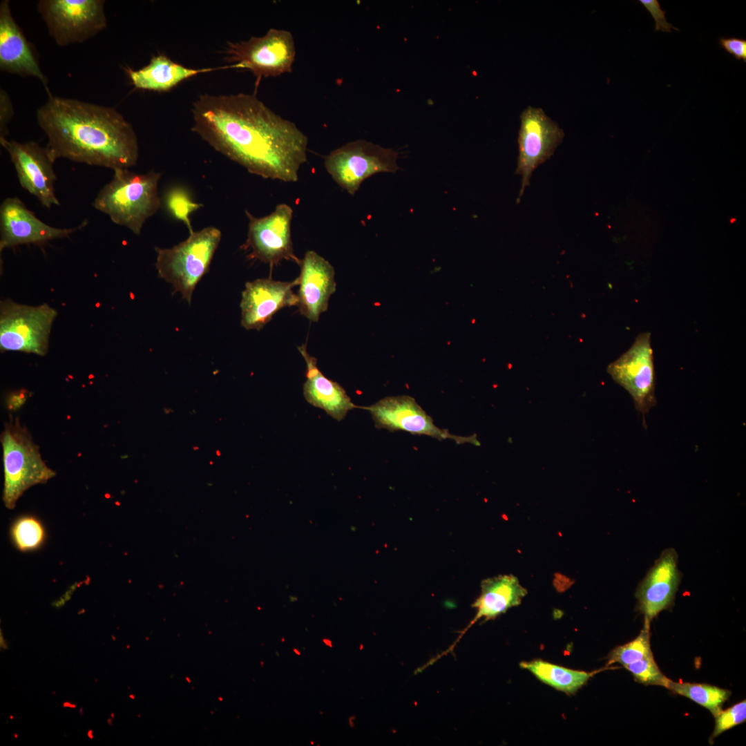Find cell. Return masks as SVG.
I'll return each instance as SVG.
<instances>
[{"instance_id":"cell-2","label":"cell","mask_w":746,"mask_h":746,"mask_svg":"<svg viewBox=\"0 0 746 746\" xmlns=\"http://www.w3.org/2000/svg\"><path fill=\"white\" fill-rule=\"evenodd\" d=\"M37 121L55 160L65 158L112 170L137 164L139 146L132 125L116 109L48 94Z\"/></svg>"},{"instance_id":"cell-29","label":"cell","mask_w":746,"mask_h":746,"mask_svg":"<svg viewBox=\"0 0 746 746\" xmlns=\"http://www.w3.org/2000/svg\"><path fill=\"white\" fill-rule=\"evenodd\" d=\"M715 727L711 739L715 738L724 731L745 721V700L735 704L725 710H720L715 716Z\"/></svg>"},{"instance_id":"cell-12","label":"cell","mask_w":746,"mask_h":746,"mask_svg":"<svg viewBox=\"0 0 746 746\" xmlns=\"http://www.w3.org/2000/svg\"><path fill=\"white\" fill-rule=\"evenodd\" d=\"M362 408L370 412L375 426L380 429L391 432L405 431L438 440L451 439L458 444L480 446L475 434L458 436L437 426L416 400L408 395L388 396Z\"/></svg>"},{"instance_id":"cell-1","label":"cell","mask_w":746,"mask_h":746,"mask_svg":"<svg viewBox=\"0 0 746 746\" xmlns=\"http://www.w3.org/2000/svg\"><path fill=\"white\" fill-rule=\"evenodd\" d=\"M198 134L216 151L263 178L298 180L308 138L255 95H201L191 108Z\"/></svg>"},{"instance_id":"cell-9","label":"cell","mask_w":746,"mask_h":746,"mask_svg":"<svg viewBox=\"0 0 746 746\" xmlns=\"http://www.w3.org/2000/svg\"><path fill=\"white\" fill-rule=\"evenodd\" d=\"M104 0H40L37 10L57 45L82 43L107 26Z\"/></svg>"},{"instance_id":"cell-27","label":"cell","mask_w":746,"mask_h":746,"mask_svg":"<svg viewBox=\"0 0 746 746\" xmlns=\"http://www.w3.org/2000/svg\"><path fill=\"white\" fill-rule=\"evenodd\" d=\"M11 536L15 546L22 551L37 548L43 543L45 533L41 522L31 516H24L15 522Z\"/></svg>"},{"instance_id":"cell-14","label":"cell","mask_w":746,"mask_h":746,"mask_svg":"<svg viewBox=\"0 0 746 746\" xmlns=\"http://www.w3.org/2000/svg\"><path fill=\"white\" fill-rule=\"evenodd\" d=\"M0 144L10 155L20 185L44 207L59 206L55 190V160L48 149L34 141L19 142L7 138H0Z\"/></svg>"},{"instance_id":"cell-3","label":"cell","mask_w":746,"mask_h":746,"mask_svg":"<svg viewBox=\"0 0 746 746\" xmlns=\"http://www.w3.org/2000/svg\"><path fill=\"white\" fill-rule=\"evenodd\" d=\"M111 181L97 194L93 207L115 224L140 235L145 222L160 209L161 173L151 170L137 173L129 169L113 171Z\"/></svg>"},{"instance_id":"cell-18","label":"cell","mask_w":746,"mask_h":746,"mask_svg":"<svg viewBox=\"0 0 746 746\" xmlns=\"http://www.w3.org/2000/svg\"><path fill=\"white\" fill-rule=\"evenodd\" d=\"M296 294L298 311L317 322L328 308L329 300L336 290L335 270L331 263L315 251H307L300 262Z\"/></svg>"},{"instance_id":"cell-15","label":"cell","mask_w":746,"mask_h":746,"mask_svg":"<svg viewBox=\"0 0 746 746\" xmlns=\"http://www.w3.org/2000/svg\"><path fill=\"white\" fill-rule=\"evenodd\" d=\"M88 224V220L73 228H57L39 219L17 197L6 198L0 207V251L21 245H43L71 233Z\"/></svg>"},{"instance_id":"cell-26","label":"cell","mask_w":746,"mask_h":746,"mask_svg":"<svg viewBox=\"0 0 746 746\" xmlns=\"http://www.w3.org/2000/svg\"><path fill=\"white\" fill-rule=\"evenodd\" d=\"M164 204L170 215L185 224L189 233L193 231L189 216L203 207L202 204L194 202L188 191L180 186L171 187L166 192Z\"/></svg>"},{"instance_id":"cell-13","label":"cell","mask_w":746,"mask_h":746,"mask_svg":"<svg viewBox=\"0 0 746 746\" xmlns=\"http://www.w3.org/2000/svg\"><path fill=\"white\" fill-rule=\"evenodd\" d=\"M607 372L631 394L636 410L644 419V415L656 404L650 333L639 334L631 347L609 365Z\"/></svg>"},{"instance_id":"cell-21","label":"cell","mask_w":746,"mask_h":746,"mask_svg":"<svg viewBox=\"0 0 746 746\" xmlns=\"http://www.w3.org/2000/svg\"><path fill=\"white\" fill-rule=\"evenodd\" d=\"M526 594L527 590L513 575H499L482 580L481 593L472 604L477 611L474 618L443 654L452 651L462 635L478 620L486 622L496 618L509 609L519 605Z\"/></svg>"},{"instance_id":"cell-16","label":"cell","mask_w":746,"mask_h":746,"mask_svg":"<svg viewBox=\"0 0 746 746\" xmlns=\"http://www.w3.org/2000/svg\"><path fill=\"white\" fill-rule=\"evenodd\" d=\"M296 285L297 278L292 281L267 278L247 282L240 305L242 327L259 331L278 311L296 305L297 297L293 291Z\"/></svg>"},{"instance_id":"cell-20","label":"cell","mask_w":746,"mask_h":746,"mask_svg":"<svg viewBox=\"0 0 746 746\" xmlns=\"http://www.w3.org/2000/svg\"><path fill=\"white\" fill-rule=\"evenodd\" d=\"M298 350L306 363L303 395L309 404L322 409L337 421L343 420L353 409L362 408L354 404L343 386L322 373L316 358L309 354L305 344L298 346Z\"/></svg>"},{"instance_id":"cell-11","label":"cell","mask_w":746,"mask_h":746,"mask_svg":"<svg viewBox=\"0 0 746 746\" xmlns=\"http://www.w3.org/2000/svg\"><path fill=\"white\" fill-rule=\"evenodd\" d=\"M245 212L249 219L248 231L241 248L249 251V259L271 266L283 260L300 264V260L294 251L291 234L293 209L289 205L279 204L270 214L261 218Z\"/></svg>"},{"instance_id":"cell-34","label":"cell","mask_w":746,"mask_h":746,"mask_svg":"<svg viewBox=\"0 0 746 746\" xmlns=\"http://www.w3.org/2000/svg\"><path fill=\"white\" fill-rule=\"evenodd\" d=\"M323 641L326 644L332 647V642L329 640H328L327 639H324Z\"/></svg>"},{"instance_id":"cell-19","label":"cell","mask_w":746,"mask_h":746,"mask_svg":"<svg viewBox=\"0 0 746 746\" xmlns=\"http://www.w3.org/2000/svg\"><path fill=\"white\" fill-rule=\"evenodd\" d=\"M0 69L1 71L39 79L48 94V79L39 67L31 44L12 16L10 1L0 3Z\"/></svg>"},{"instance_id":"cell-8","label":"cell","mask_w":746,"mask_h":746,"mask_svg":"<svg viewBox=\"0 0 746 746\" xmlns=\"http://www.w3.org/2000/svg\"><path fill=\"white\" fill-rule=\"evenodd\" d=\"M398 153L371 142H350L325 157L324 165L332 180L354 195L362 182L378 173H396L399 169Z\"/></svg>"},{"instance_id":"cell-5","label":"cell","mask_w":746,"mask_h":746,"mask_svg":"<svg viewBox=\"0 0 746 746\" xmlns=\"http://www.w3.org/2000/svg\"><path fill=\"white\" fill-rule=\"evenodd\" d=\"M1 442L4 469L3 501L7 508L12 509L26 490L46 483L56 473L44 463L39 447L18 419L5 425Z\"/></svg>"},{"instance_id":"cell-10","label":"cell","mask_w":746,"mask_h":746,"mask_svg":"<svg viewBox=\"0 0 746 746\" xmlns=\"http://www.w3.org/2000/svg\"><path fill=\"white\" fill-rule=\"evenodd\" d=\"M564 137L563 129L541 108L528 106L522 112L515 171L522 178L517 203L529 185L533 171L553 155Z\"/></svg>"},{"instance_id":"cell-7","label":"cell","mask_w":746,"mask_h":746,"mask_svg":"<svg viewBox=\"0 0 746 746\" xmlns=\"http://www.w3.org/2000/svg\"><path fill=\"white\" fill-rule=\"evenodd\" d=\"M224 53L230 67L247 70L260 79L291 73L296 46L291 32L270 28L260 37L228 42Z\"/></svg>"},{"instance_id":"cell-30","label":"cell","mask_w":746,"mask_h":746,"mask_svg":"<svg viewBox=\"0 0 746 746\" xmlns=\"http://www.w3.org/2000/svg\"><path fill=\"white\" fill-rule=\"evenodd\" d=\"M647 10L651 14L655 21V31L671 32L672 30H679L669 23L665 17L666 11L660 7L658 0H639Z\"/></svg>"},{"instance_id":"cell-35","label":"cell","mask_w":746,"mask_h":746,"mask_svg":"<svg viewBox=\"0 0 746 746\" xmlns=\"http://www.w3.org/2000/svg\"><path fill=\"white\" fill-rule=\"evenodd\" d=\"M294 651H295L297 654L300 655V652L298 651H296V649H294Z\"/></svg>"},{"instance_id":"cell-22","label":"cell","mask_w":746,"mask_h":746,"mask_svg":"<svg viewBox=\"0 0 746 746\" xmlns=\"http://www.w3.org/2000/svg\"><path fill=\"white\" fill-rule=\"evenodd\" d=\"M211 69L185 67L164 54L153 56L149 63L138 70H128L131 83L137 89L166 92L182 81Z\"/></svg>"},{"instance_id":"cell-31","label":"cell","mask_w":746,"mask_h":746,"mask_svg":"<svg viewBox=\"0 0 746 746\" xmlns=\"http://www.w3.org/2000/svg\"><path fill=\"white\" fill-rule=\"evenodd\" d=\"M14 116V108L8 94L0 90V138H6L8 125Z\"/></svg>"},{"instance_id":"cell-33","label":"cell","mask_w":746,"mask_h":746,"mask_svg":"<svg viewBox=\"0 0 746 746\" xmlns=\"http://www.w3.org/2000/svg\"><path fill=\"white\" fill-rule=\"evenodd\" d=\"M27 392H15L11 394L8 400V407L10 409H16L20 407L26 401V394Z\"/></svg>"},{"instance_id":"cell-25","label":"cell","mask_w":746,"mask_h":746,"mask_svg":"<svg viewBox=\"0 0 746 746\" xmlns=\"http://www.w3.org/2000/svg\"><path fill=\"white\" fill-rule=\"evenodd\" d=\"M650 623L644 621V628L632 641L614 649L609 656L607 666L620 663L626 666L653 656L650 645Z\"/></svg>"},{"instance_id":"cell-28","label":"cell","mask_w":746,"mask_h":746,"mask_svg":"<svg viewBox=\"0 0 746 746\" xmlns=\"http://www.w3.org/2000/svg\"><path fill=\"white\" fill-rule=\"evenodd\" d=\"M635 680L646 685L667 687L669 680L660 670L653 656H650L624 666Z\"/></svg>"},{"instance_id":"cell-17","label":"cell","mask_w":746,"mask_h":746,"mask_svg":"<svg viewBox=\"0 0 746 746\" xmlns=\"http://www.w3.org/2000/svg\"><path fill=\"white\" fill-rule=\"evenodd\" d=\"M678 561L674 548L664 549L640 583L635 597L644 621L650 623L673 604L682 577Z\"/></svg>"},{"instance_id":"cell-4","label":"cell","mask_w":746,"mask_h":746,"mask_svg":"<svg viewBox=\"0 0 746 746\" xmlns=\"http://www.w3.org/2000/svg\"><path fill=\"white\" fill-rule=\"evenodd\" d=\"M221 237L219 229L207 227L190 233L185 240L171 248L155 247L158 277L171 283L173 294L180 293L190 304L196 285L209 272Z\"/></svg>"},{"instance_id":"cell-23","label":"cell","mask_w":746,"mask_h":746,"mask_svg":"<svg viewBox=\"0 0 746 746\" xmlns=\"http://www.w3.org/2000/svg\"><path fill=\"white\" fill-rule=\"evenodd\" d=\"M520 666L545 684L566 694L576 692L595 673L567 669L541 660L523 662Z\"/></svg>"},{"instance_id":"cell-24","label":"cell","mask_w":746,"mask_h":746,"mask_svg":"<svg viewBox=\"0 0 746 746\" xmlns=\"http://www.w3.org/2000/svg\"><path fill=\"white\" fill-rule=\"evenodd\" d=\"M667 688L707 708L714 716L721 710L723 705L731 695L730 691L716 686L671 680Z\"/></svg>"},{"instance_id":"cell-32","label":"cell","mask_w":746,"mask_h":746,"mask_svg":"<svg viewBox=\"0 0 746 746\" xmlns=\"http://www.w3.org/2000/svg\"><path fill=\"white\" fill-rule=\"evenodd\" d=\"M720 47L727 52L733 55L736 60L746 62V40L738 37H720L718 41Z\"/></svg>"},{"instance_id":"cell-6","label":"cell","mask_w":746,"mask_h":746,"mask_svg":"<svg viewBox=\"0 0 746 746\" xmlns=\"http://www.w3.org/2000/svg\"><path fill=\"white\" fill-rule=\"evenodd\" d=\"M57 312L46 303L37 306L8 298L0 303V350L45 356Z\"/></svg>"}]
</instances>
